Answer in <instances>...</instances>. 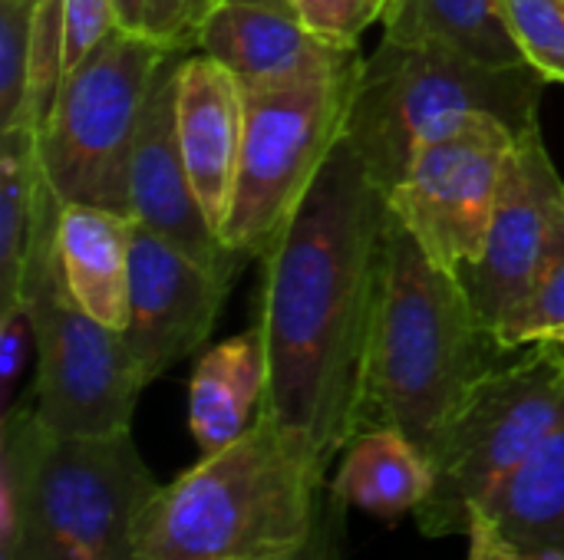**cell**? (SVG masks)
<instances>
[{
    "instance_id": "6da1fadb",
    "label": "cell",
    "mask_w": 564,
    "mask_h": 560,
    "mask_svg": "<svg viewBox=\"0 0 564 560\" xmlns=\"http://www.w3.org/2000/svg\"><path fill=\"white\" fill-rule=\"evenodd\" d=\"M387 224V195L344 135L294 221L261 257L258 330L268 356L261 416L321 465L364 432Z\"/></svg>"
},
{
    "instance_id": "7a4b0ae2",
    "label": "cell",
    "mask_w": 564,
    "mask_h": 560,
    "mask_svg": "<svg viewBox=\"0 0 564 560\" xmlns=\"http://www.w3.org/2000/svg\"><path fill=\"white\" fill-rule=\"evenodd\" d=\"M506 353L463 277L440 267L390 211L364 432L393 426L430 455L469 389Z\"/></svg>"
},
{
    "instance_id": "3957f363",
    "label": "cell",
    "mask_w": 564,
    "mask_h": 560,
    "mask_svg": "<svg viewBox=\"0 0 564 560\" xmlns=\"http://www.w3.org/2000/svg\"><path fill=\"white\" fill-rule=\"evenodd\" d=\"M159 488L132 432L66 439L23 403L0 419V560H139Z\"/></svg>"
},
{
    "instance_id": "277c9868",
    "label": "cell",
    "mask_w": 564,
    "mask_h": 560,
    "mask_svg": "<svg viewBox=\"0 0 564 560\" xmlns=\"http://www.w3.org/2000/svg\"><path fill=\"white\" fill-rule=\"evenodd\" d=\"M327 465L271 419L162 485L149 502L139 560H284L321 521Z\"/></svg>"
},
{
    "instance_id": "5b68a950",
    "label": "cell",
    "mask_w": 564,
    "mask_h": 560,
    "mask_svg": "<svg viewBox=\"0 0 564 560\" xmlns=\"http://www.w3.org/2000/svg\"><path fill=\"white\" fill-rule=\"evenodd\" d=\"M549 79L532 66H489L446 46L380 40L364 56L347 142L383 195L400 182L420 145L476 112L529 132Z\"/></svg>"
},
{
    "instance_id": "8992f818",
    "label": "cell",
    "mask_w": 564,
    "mask_h": 560,
    "mask_svg": "<svg viewBox=\"0 0 564 560\" xmlns=\"http://www.w3.org/2000/svg\"><path fill=\"white\" fill-rule=\"evenodd\" d=\"M63 201L43 175L20 297L36 333L33 409L40 422L66 439L132 432V413L145 380L122 330L99 323L73 297L59 257Z\"/></svg>"
},
{
    "instance_id": "52a82bcc",
    "label": "cell",
    "mask_w": 564,
    "mask_h": 560,
    "mask_svg": "<svg viewBox=\"0 0 564 560\" xmlns=\"http://www.w3.org/2000/svg\"><path fill=\"white\" fill-rule=\"evenodd\" d=\"M562 422L564 343L509 350L469 389L430 452L433 492L413 515L420 531L469 535L473 515Z\"/></svg>"
},
{
    "instance_id": "ba28073f",
    "label": "cell",
    "mask_w": 564,
    "mask_h": 560,
    "mask_svg": "<svg viewBox=\"0 0 564 560\" xmlns=\"http://www.w3.org/2000/svg\"><path fill=\"white\" fill-rule=\"evenodd\" d=\"M172 53L149 33L119 26L63 76L40 129V165L63 205L79 201L129 215L132 142Z\"/></svg>"
},
{
    "instance_id": "9c48e42d",
    "label": "cell",
    "mask_w": 564,
    "mask_h": 560,
    "mask_svg": "<svg viewBox=\"0 0 564 560\" xmlns=\"http://www.w3.org/2000/svg\"><path fill=\"white\" fill-rule=\"evenodd\" d=\"M360 66L291 89L248 92L245 145L221 244L264 257L294 221L317 175L347 135Z\"/></svg>"
},
{
    "instance_id": "30bf717a",
    "label": "cell",
    "mask_w": 564,
    "mask_h": 560,
    "mask_svg": "<svg viewBox=\"0 0 564 560\" xmlns=\"http://www.w3.org/2000/svg\"><path fill=\"white\" fill-rule=\"evenodd\" d=\"M522 132L476 112L416 149L387 191L393 218L446 271L466 277L479 261Z\"/></svg>"
},
{
    "instance_id": "8fae6325",
    "label": "cell",
    "mask_w": 564,
    "mask_h": 560,
    "mask_svg": "<svg viewBox=\"0 0 564 560\" xmlns=\"http://www.w3.org/2000/svg\"><path fill=\"white\" fill-rule=\"evenodd\" d=\"M562 248L564 178L542 139V125H535L519 139L486 248L463 277L492 330L535 290Z\"/></svg>"
},
{
    "instance_id": "7c38bea8",
    "label": "cell",
    "mask_w": 564,
    "mask_h": 560,
    "mask_svg": "<svg viewBox=\"0 0 564 560\" xmlns=\"http://www.w3.org/2000/svg\"><path fill=\"white\" fill-rule=\"evenodd\" d=\"M231 281L235 274L205 267L169 238L135 224L122 337L145 386L212 337Z\"/></svg>"
},
{
    "instance_id": "4fadbf2b",
    "label": "cell",
    "mask_w": 564,
    "mask_h": 560,
    "mask_svg": "<svg viewBox=\"0 0 564 560\" xmlns=\"http://www.w3.org/2000/svg\"><path fill=\"white\" fill-rule=\"evenodd\" d=\"M195 50L228 66L245 92L291 89L364 63L360 46L321 36L294 0H215Z\"/></svg>"
},
{
    "instance_id": "5bb4252c",
    "label": "cell",
    "mask_w": 564,
    "mask_h": 560,
    "mask_svg": "<svg viewBox=\"0 0 564 560\" xmlns=\"http://www.w3.org/2000/svg\"><path fill=\"white\" fill-rule=\"evenodd\" d=\"M185 56L188 53H172L165 59L152 86V96L145 102L129 155V215L135 224L169 238L205 267L238 274L241 257L231 254L221 244L218 231L212 228L178 145L175 89H178V66Z\"/></svg>"
},
{
    "instance_id": "9a60e30c",
    "label": "cell",
    "mask_w": 564,
    "mask_h": 560,
    "mask_svg": "<svg viewBox=\"0 0 564 560\" xmlns=\"http://www.w3.org/2000/svg\"><path fill=\"white\" fill-rule=\"evenodd\" d=\"M248 92L238 76L212 56H185L175 89V125L195 195L221 238L231 208L241 145H245Z\"/></svg>"
},
{
    "instance_id": "2e32d148",
    "label": "cell",
    "mask_w": 564,
    "mask_h": 560,
    "mask_svg": "<svg viewBox=\"0 0 564 560\" xmlns=\"http://www.w3.org/2000/svg\"><path fill=\"white\" fill-rule=\"evenodd\" d=\"M135 221L99 205H63L59 257L73 297L99 323L122 330L129 320Z\"/></svg>"
},
{
    "instance_id": "e0dca14e",
    "label": "cell",
    "mask_w": 564,
    "mask_h": 560,
    "mask_svg": "<svg viewBox=\"0 0 564 560\" xmlns=\"http://www.w3.org/2000/svg\"><path fill=\"white\" fill-rule=\"evenodd\" d=\"M268 389V356L258 323L205 350L188 383V426L212 455L241 439L261 416Z\"/></svg>"
},
{
    "instance_id": "ac0fdd59",
    "label": "cell",
    "mask_w": 564,
    "mask_h": 560,
    "mask_svg": "<svg viewBox=\"0 0 564 560\" xmlns=\"http://www.w3.org/2000/svg\"><path fill=\"white\" fill-rule=\"evenodd\" d=\"M433 492L430 455L400 429L377 426L360 432L340 459L330 495L383 521L416 515Z\"/></svg>"
},
{
    "instance_id": "d6986e66",
    "label": "cell",
    "mask_w": 564,
    "mask_h": 560,
    "mask_svg": "<svg viewBox=\"0 0 564 560\" xmlns=\"http://www.w3.org/2000/svg\"><path fill=\"white\" fill-rule=\"evenodd\" d=\"M383 36L456 50L489 66H529L502 10V0H390Z\"/></svg>"
},
{
    "instance_id": "ffe728a7",
    "label": "cell",
    "mask_w": 564,
    "mask_h": 560,
    "mask_svg": "<svg viewBox=\"0 0 564 560\" xmlns=\"http://www.w3.org/2000/svg\"><path fill=\"white\" fill-rule=\"evenodd\" d=\"M512 551L564 548V422L473 515Z\"/></svg>"
},
{
    "instance_id": "44dd1931",
    "label": "cell",
    "mask_w": 564,
    "mask_h": 560,
    "mask_svg": "<svg viewBox=\"0 0 564 560\" xmlns=\"http://www.w3.org/2000/svg\"><path fill=\"white\" fill-rule=\"evenodd\" d=\"M43 188L40 129L20 122L0 132V307L20 297L23 257Z\"/></svg>"
},
{
    "instance_id": "7402d4cb",
    "label": "cell",
    "mask_w": 564,
    "mask_h": 560,
    "mask_svg": "<svg viewBox=\"0 0 564 560\" xmlns=\"http://www.w3.org/2000/svg\"><path fill=\"white\" fill-rule=\"evenodd\" d=\"M66 76V0H36L23 122L43 129Z\"/></svg>"
},
{
    "instance_id": "603a6c76",
    "label": "cell",
    "mask_w": 564,
    "mask_h": 560,
    "mask_svg": "<svg viewBox=\"0 0 564 560\" xmlns=\"http://www.w3.org/2000/svg\"><path fill=\"white\" fill-rule=\"evenodd\" d=\"M36 0H0V132L23 122Z\"/></svg>"
},
{
    "instance_id": "cb8c5ba5",
    "label": "cell",
    "mask_w": 564,
    "mask_h": 560,
    "mask_svg": "<svg viewBox=\"0 0 564 560\" xmlns=\"http://www.w3.org/2000/svg\"><path fill=\"white\" fill-rule=\"evenodd\" d=\"M502 10L525 63L564 86V0H502Z\"/></svg>"
},
{
    "instance_id": "d4e9b609",
    "label": "cell",
    "mask_w": 564,
    "mask_h": 560,
    "mask_svg": "<svg viewBox=\"0 0 564 560\" xmlns=\"http://www.w3.org/2000/svg\"><path fill=\"white\" fill-rule=\"evenodd\" d=\"M558 330H564V248L535 284V290L499 323L496 337L506 350H519L539 340H552Z\"/></svg>"
},
{
    "instance_id": "484cf974",
    "label": "cell",
    "mask_w": 564,
    "mask_h": 560,
    "mask_svg": "<svg viewBox=\"0 0 564 560\" xmlns=\"http://www.w3.org/2000/svg\"><path fill=\"white\" fill-rule=\"evenodd\" d=\"M30 350H36V333L23 297H17L0 307V419L17 409V386Z\"/></svg>"
},
{
    "instance_id": "4316f807",
    "label": "cell",
    "mask_w": 564,
    "mask_h": 560,
    "mask_svg": "<svg viewBox=\"0 0 564 560\" xmlns=\"http://www.w3.org/2000/svg\"><path fill=\"white\" fill-rule=\"evenodd\" d=\"M304 20L327 40L357 46L370 23L383 20L390 0H294Z\"/></svg>"
},
{
    "instance_id": "83f0119b",
    "label": "cell",
    "mask_w": 564,
    "mask_h": 560,
    "mask_svg": "<svg viewBox=\"0 0 564 560\" xmlns=\"http://www.w3.org/2000/svg\"><path fill=\"white\" fill-rule=\"evenodd\" d=\"M215 0H145L142 33L175 53H192Z\"/></svg>"
},
{
    "instance_id": "f1b7e54d",
    "label": "cell",
    "mask_w": 564,
    "mask_h": 560,
    "mask_svg": "<svg viewBox=\"0 0 564 560\" xmlns=\"http://www.w3.org/2000/svg\"><path fill=\"white\" fill-rule=\"evenodd\" d=\"M112 30H119L112 0H66V73L83 63Z\"/></svg>"
},
{
    "instance_id": "f546056e",
    "label": "cell",
    "mask_w": 564,
    "mask_h": 560,
    "mask_svg": "<svg viewBox=\"0 0 564 560\" xmlns=\"http://www.w3.org/2000/svg\"><path fill=\"white\" fill-rule=\"evenodd\" d=\"M340 531H344V502L337 495H327L317 531L297 554L284 560H340Z\"/></svg>"
},
{
    "instance_id": "4dcf8cb0",
    "label": "cell",
    "mask_w": 564,
    "mask_h": 560,
    "mask_svg": "<svg viewBox=\"0 0 564 560\" xmlns=\"http://www.w3.org/2000/svg\"><path fill=\"white\" fill-rule=\"evenodd\" d=\"M469 541H473L469 545V560H502L499 558V538L482 518H476L469 525Z\"/></svg>"
},
{
    "instance_id": "1f68e13d",
    "label": "cell",
    "mask_w": 564,
    "mask_h": 560,
    "mask_svg": "<svg viewBox=\"0 0 564 560\" xmlns=\"http://www.w3.org/2000/svg\"><path fill=\"white\" fill-rule=\"evenodd\" d=\"M116 3V20L122 30H135L142 33L145 23V0H112Z\"/></svg>"
},
{
    "instance_id": "d6a6232c",
    "label": "cell",
    "mask_w": 564,
    "mask_h": 560,
    "mask_svg": "<svg viewBox=\"0 0 564 560\" xmlns=\"http://www.w3.org/2000/svg\"><path fill=\"white\" fill-rule=\"evenodd\" d=\"M499 538V535H496ZM499 558L502 560H564V548H539V551H512L499 538Z\"/></svg>"
},
{
    "instance_id": "836d02e7",
    "label": "cell",
    "mask_w": 564,
    "mask_h": 560,
    "mask_svg": "<svg viewBox=\"0 0 564 560\" xmlns=\"http://www.w3.org/2000/svg\"><path fill=\"white\" fill-rule=\"evenodd\" d=\"M552 340H558V343H564V330H558V333H555Z\"/></svg>"
}]
</instances>
